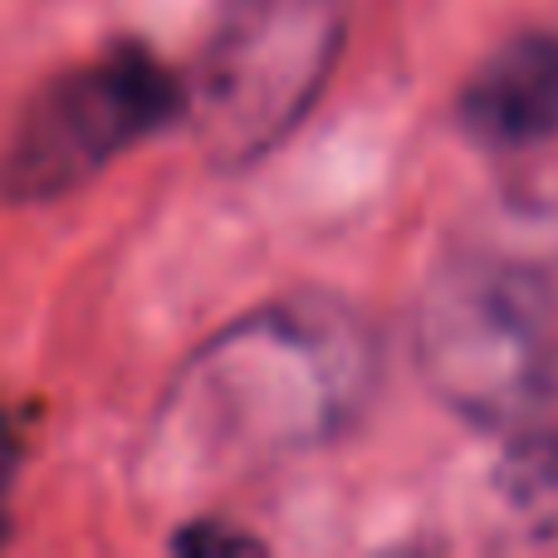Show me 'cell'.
<instances>
[{
	"label": "cell",
	"instance_id": "1",
	"mask_svg": "<svg viewBox=\"0 0 558 558\" xmlns=\"http://www.w3.org/2000/svg\"><path fill=\"white\" fill-rule=\"evenodd\" d=\"M373 343L348 308L284 299L235 318L186 357L143 446V481L162 495L221 485L324 446L357 416Z\"/></svg>",
	"mask_w": 558,
	"mask_h": 558
},
{
	"label": "cell",
	"instance_id": "7",
	"mask_svg": "<svg viewBox=\"0 0 558 558\" xmlns=\"http://www.w3.org/2000/svg\"><path fill=\"white\" fill-rule=\"evenodd\" d=\"M20 465V426L10 412H0V544H5V495Z\"/></svg>",
	"mask_w": 558,
	"mask_h": 558
},
{
	"label": "cell",
	"instance_id": "3",
	"mask_svg": "<svg viewBox=\"0 0 558 558\" xmlns=\"http://www.w3.org/2000/svg\"><path fill=\"white\" fill-rule=\"evenodd\" d=\"M348 39V0H235L186 84V118L216 167L275 153L318 104Z\"/></svg>",
	"mask_w": 558,
	"mask_h": 558
},
{
	"label": "cell",
	"instance_id": "2",
	"mask_svg": "<svg viewBox=\"0 0 558 558\" xmlns=\"http://www.w3.org/2000/svg\"><path fill=\"white\" fill-rule=\"evenodd\" d=\"M416 367L451 412L514 426L554 387L549 284L495 255H456L416 304Z\"/></svg>",
	"mask_w": 558,
	"mask_h": 558
},
{
	"label": "cell",
	"instance_id": "4",
	"mask_svg": "<svg viewBox=\"0 0 558 558\" xmlns=\"http://www.w3.org/2000/svg\"><path fill=\"white\" fill-rule=\"evenodd\" d=\"M182 113L186 88L153 54L108 49L29 98L0 153V196L15 206L59 202Z\"/></svg>",
	"mask_w": 558,
	"mask_h": 558
},
{
	"label": "cell",
	"instance_id": "6",
	"mask_svg": "<svg viewBox=\"0 0 558 558\" xmlns=\"http://www.w3.org/2000/svg\"><path fill=\"white\" fill-rule=\"evenodd\" d=\"M172 549H182V554H216V549H226V554H251V549H260V544L245 539V534H235V530H221L216 520H196V524H186V530L177 534Z\"/></svg>",
	"mask_w": 558,
	"mask_h": 558
},
{
	"label": "cell",
	"instance_id": "5",
	"mask_svg": "<svg viewBox=\"0 0 558 558\" xmlns=\"http://www.w3.org/2000/svg\"><path fill=\"white\" fill-rule=\"evenodd\" d=\"M461 123L490 147H534L558 133V35H514L461 94Z\"/></svg>",
	"mask_w": 558,
	"mask_h": 558
}]
</instances>
